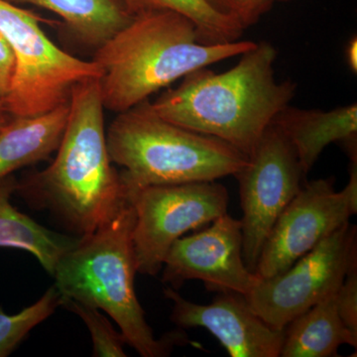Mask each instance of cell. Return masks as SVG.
Masks as SVG:
<instances>
[{"label":"cell","mask_w":357,"mask_h":357,"mask_svg":"<svg viewBox=\"0 0 357 357\" xmlns=\"http://www.w3.org/2000/svg\"><path fill=\"white\" fill-rule=\"evenodd\" d=\"M218 13L236 21L244 30L256 24L274 4L289 0H206Z\"/></svg>","instance_id":"44dd1931"},{"label":"cell","mask_w":357,"mask_h":357,"mask_svg":"<svg viewBox=\"0 0 357 357\" xmlns=\"http://www.w3.org/2000/svg\"><path fill=\"white\" fill-rule=\"evenodd\" d=\"M241 57L225 72L202 68L190 73L177 88L149 102L150 107L167 121L225 141L248 156L290 105L297 86L277 81V50L269 42L256 43Z\"/></svg>","instance_id":"7a4b0ae2"},{"label":"cell","mask_w":357,"mask_h":357,"mask_svg":"<svg viewBox=\"0 0 357 357\" xmlns=\"http://www.w3.org/2000/svg\"><path fill=\"white\" fill-rule=\"evenodd\" d=\"M0 33L15 57L13 83L2 100L13 119L46 114L69 102L75 84L102 76L93 60H82L59 48L34 14L6 0H0Z\"/></svg>","instance_id":"8992f818"},{"label":"cell","mask_w":357,"mask_h":357,"mask_svg":"<svg viewBox=\"0 0 357 357\" xmlns=\"http://www.w3.org/2000/svg\"><path fill=\"white\" fill-rule=\"evenodd\" d=\"M60 293L52 286L31 306L9 314L0 307V357L10 356L35 326L43 323L61 306Z\"/></svg>","instance_id":"d6986e66"},{"label":"cell","mask_w":357,"mask_h":357,"mask_svg":"<svg viewBox=\"0 0 357 357\" xmlns=\"http://www.w3.org/2000/svg\"><path fill=\"white\" fill-rule=\"evenodd\" d=\"M13 119V117L6 112V109H4L3 103H2V100H0V129H2L4 126H7Z\"/></svg>","instance_id":"d4e9b609"},{"label":"cell","mask_w":357,"mask_h":357,"mask_svg":"<svg viewBox=\"0 0 357 357\" xmlns=\"http://www.w3.org/2000/svg\"><path fill=\"white\" fill-rule=\"evenodd\" d=\"M162 281L171 288L199 280L208 291L246 296L258 277L243 259L241 222L225 213L192 236L177 239L164 260Z\"/></svg>","instance_id":"8fae6325"},{"label":"cell","mask_w":357,"mask_h":357,"mask_svg":"<svg viewBox=\"0 0 357 357\" xmlns=\"http://www.w3.org/2000/svg\"><path fill=\"white\" fill-rule=\"evenodd\" d=\"M134 211L132 241L138 273L156 276L169 249L190 230L227 213L229 196L215 181L128 187Z\"/></svg>","instance_id":"52a82bcc"},{"label":"cell","mask_w":357,"mask_h":357,"mask_svg":"<svg viewBox=\"0 0 357 357\" xmlns=\"http://www.w3.org/2000/svg\"><path fill=\"white\" fill-rule=\"evenodd\" d=\"M164 296L173 302L171 321L181 328H202L213 335L231 357H279L284 331H277L249 306L245 296L218 293L210 304L185 300L168 287Z\"/></svg>","instance_id":"7c38bea8"},{"label":"cell","mask_w":357,"mask_h":357,"mask_svg":"<svg viewBox=\"0 0 357 357\" xmlns=\"http://www.w3.org/2000/svg\"><path fill=\"white\" fill-rule=\"evenodd\" d=\"M351 178L335 192L333 178L301 188L268 236L256 265V276L269 278L285 271L357 213V160L351 155Z\"/></svg>","instance_id":"30bf717a"},{"label":"cell","mask_w":357,"mask_h":357,"mask_svg":"<svg viewBox=\"0 0 357 357\" xmlns=\"http://www.w3.org/2000/svg\"><path fill=\"white\" fill-rule=\"evenodd\" d=\"M347 61L352 72L357 70V40L352 38L347 47Z\"/></svg>","instance_id":"cb8c5ba5"},{"label":"cell","mask_w":357,"mask_h":357,"mask_svg":"<svg viewBox=\"0 0 357 357\" xmlns=\"http://www.w3.org/2000/svg\"><path fill=\"white\" fill-rule=\"evenodd\" d=\"M69 112L70 103H64L46 114L14 117L0 129V180L57 151Z\"/></svg>","instance_id":"5bb4252c"},{"label":"cell","mask_w":357,"mask_h":357,"mask_svg":"<svg viewBox=\"0 0 357 357\" xmlns=\"http://www.w3.org/2000/svg\"><path fill=\"white\" fill-rule=\"evenodd\" d=\"M337 304L344 325L357 335V258L351 262L337 290Z\"/></svg>","instance_id":"7402d4cb"},{"label":"cell","mask_w":357,"mask_h":357,"mask_svg":"<svg viewBox=\"0 0 357 357\" xmlns=\"http://www.w3.org/2000/svg\"><path fill=\"white\" fill-rule=\"evenodd\" d=\"M135 211L128 203L109 222L66 252L54 271L61 300H74L107 312L130 345L143 357L169 356L187 340L181 333L156 338L141 307L134 277L138 273L132 232Z\"/></svg>","instance_id":"277c9868"},{"label":"cell","mask_w":357,"mask_h":357,"mask_svg":"<svg viewBox=\"0 0 357 357\" xmlns=\"http://www.w3.org/2000/svg\"><path fill=\"white\" fill-rule=\"evenodd\" d=\"M69 103L55 159L41 172L17 180L15 192L83 237L121 211L128 203V189L110 160L98 77L75 84Z\"/></svg>","instance_id":"6da1fadb"},{"label":"cell","mask_w":357,"mask_h":357,"mask_svg":"<svg viewBox=\"0 0 357 357\" xmlns=\"http://www.w3.org/2000/svg\"><path fill=\"white\" fill-rule=\"evenodd\" d=\"M112 163L128 187L217 181L236 176L248 156L225 141L165 121L149 100L117 114L107 130Z\"/></svg>","instance_id":"5b68a950"},{"label":"cell","mask_w":357,"mask_h":357,"mask_svg":"<svg viewBox=\"0 0 357 357\" xmlns=\"http://www.w3.org/2000/svg\"><path fill=\"white\" fill-rule=\"evenodd\" d=\"M15 70V57L10 45L0 33V100L6 98Z\"/></svg>","instance_id":"603a6c76"},{"label":"cell","mask_w":357,"mask_h":357,"mask_svg":"<svg viewBox=\"0 0 357 357\" xmlns=\"http://www.w3.org/2000/svg\"><path fill=\"white\" fill-rule=\"evenodd\" d=\"M55 13L82 44L96 50L132 20L121 0H6Z\"/></svg>","instance_id":"e0dca14e"},{"label":"cell","mask_w":357,"mask_h":357,"mask_svg":"<svg viewBox=\"0 0 357 357\" xmlns=\"http://www.w3.org/2000/svg\"><path fill=\"white\" fill-rule=\"evenodd\" d=\"M129 13L135 14L152 9H167L189 18L206 44L238 41L244 29L236 21L218 13L206 0H121Z\"/></svg>","instance_id":"ac0fdd59"},{"label":"cell","mask_w":357,"mask_h":357,"mask_svg":"<svg viewBox=\"0 0 357 357\" xmlns=\"http://www.w3.org/2000/svg\"><path fill=\"white\" fill-rule=\"evenodd\" d=\"M241 195L243 259L255 273L258 258L272 227L300 192L302 167L283 132L268 126L246 165L234 176Z\"/></svg>","instance_id":"9c48e42d"},{"label":"cell","mask_w":357,"mask_h":357,"mask_svg":"<svg viewBox=\"0 0 357 357\" xmlns=\"http://www.w3.org/2000/svg\"><path fill=\"white\" fill-rule=\"evenodd\" d=\"M357 258L356 227L345 223L281 273L258 279L245 296L249 306L277 331L337 293Z\"/></svg>","instance_id":"ba28073f"},{"label":"cell","mask_w":357,"mask_h":357,"mask_svg":"<svg viewBox=\"0 0 357 357\" xmlns=\"http://www.w3.org/2000/svg\"><path fill=\"white\" fill-rule=\"evenodd\" d=\"M357 347V335L338 312L337 293L293 319L284 330L282 357H335L342 345Z\"/></svg>","instance_id":"9a60e30c"},{"label":"cell","mask_w":357,"mask_h":357,"mask_svg":"<svg viewBox=\"0 0 357 357\" xmlns=\"http://www.w3.org/2000/svg\"><path fill=\"white\" fill-rule=\"evenodd\" d=\"M61 306L76 314L86 324L93 340V356H126L124 351L126 342L123 335L114 330L109 319L100 314V310L74 300L62 301Z\"/></svg>","instance_id":"ffe728a7"},{"label":"cell","mask_w":357,"mask_h":357,"mask_svg":"<svg viewBox=\"0 0 357 357\" xmlns=\"http://www.w3.org/2000/svg\"><path fill=\"white\" fill-rule=\"evenodd\" d=\"M272 123L291 143L305 176L331 143H356V103L332 110L302 109L287 105Z\"/></svg>","instance_id":"4fadbf2b"},{"label":"cell","mask_w":357,"mask_h":357,"mask_svg":"<svg viewBox=\"0 0 357 357\" xmlns=\"http://www.w3.org/2000/svg\"><path fill=\"white\" fill-rule=\"evenodd\" d=\"M17 180L14 175L0 180V248L20 249L31 253L53 276L58 262L79 241L57 234L20 213L11 204Z\"/></svg>","instance_id":"2e32d148"},{"label":"cell","mask_w":357,"mask_h":357,"mask_svg":"<svg viewBox=\"0 0 357 357\" xmlns=\"http://www.w3.org/2000/svg\"><path fill=\"white\" fill-rule=\"evenodd\" d=\"M255 44L203 43L194 23L175 11L135 14L95 51L103 107L116 114L132 109L190 73L241 56Z\"/></svg>","instance_id":"3957f363"}]
</instances>
